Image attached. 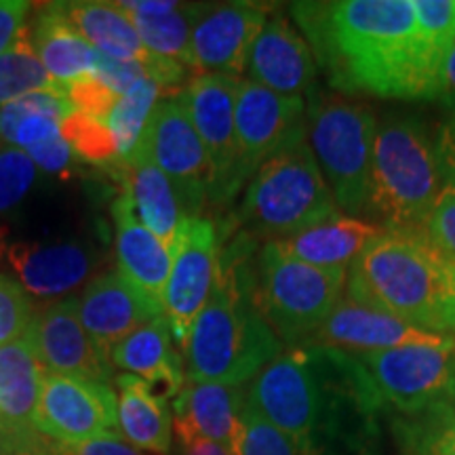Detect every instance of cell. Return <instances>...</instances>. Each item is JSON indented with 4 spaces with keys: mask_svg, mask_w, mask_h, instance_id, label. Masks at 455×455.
Instances as JSON below:
<instances>
[{
    "mask_svg": "<svg viewBox=\"0 0 455 455\" xmlns=\"http://www.w3.org/2000/svg\"><path fill=\"white\" fill-rule=\"evenodd\" d=\"M443 190L436 138L415 116L378 123L365 215L386 232L422 235Z\"/></svg>",
    "mask_w": 455,
    "mask_h": 455,
    "instance_id": "obj_4",
    "label": "cell"
},
{
    "mask_svg": "<svg viewBox=\"0 0 455 455\" xmlns=\"http://www.w3.org/2000/svg\"><path fill=\"white\" fill-rule=\"evenodd\" d=\"M249 81L284 98H301L316 83V60L299 28L284 13H272L253 41L247 60Z\"/></svg>",
    "mask_w": 455,
    "mask_h": 455,
    "instance_id": "obj_19",
    "label": "cell"
},
{
    "mask_svg": "<svg viewBox=\"0 0 455 455\" xmlns=\"http://www.w3.org/2000/svg\"><path fill=\"white\" fill-rule=\"evenodd\" d=\"M78 315L95 346L110 361V352L118 341L146 323L164 316L133 284L124 281L118 270L93 276L84 284L78 299Z\"/></svg>",
    "mask_w": 455,
    "mask_h": 455,
    "instance_id": "obj_20",
    "label": "cell"
},
{
    "mask_svg": "<svg viewBox=\"0 0 455 455\" xmlns=\"http://www.w3.org/2000/svg\"><path fill=\"white\" fill-rule=\"evenodd\" d=\"M112 175L121 181L141 224L173 253L188 215L171 180L140 150L124 156Z\"/></svg>",
    "mask_w": 455,
    "mask_h": 455,
    "instance_id": "obj_22",
    "label": "cell"
},
{
    "mask_svg": "<svg viewBox=\"0 0 455 455\" xmlns=\"http://www.w3.org/2000/svg\"><path fill=\"white\" fill-rule=\"evenodd\" d=\"M15 449L11 445L9 439H4V436H0V455H13Z\"/></svg>",
    "mask_w": 455,
    "mask_h": 455,
    "instance_id": "obj_51",
    "label": "cell"
},
{
    "mask_svg": "<svg viewBox=\"0 0 455 455\" xmlns=\"http://www.w3.org/2000/svg\"><path fill=\"white\" fill-rule=\"evenodd\" d=\"M13 455H34V453H28V451H20V453H13Z\"/></svg>",
    "mask_w": 455,
    "mask_h": 455,
    "instance_id": "obj_52",
    "label": "cell"
},
{
    "mask_svg": "<svg viewBox=\"0 0 455 455\" xmlns=\"http://www.w3.org/2000/svg\"><path fill=\"white\" fill-rule=\"evenodd\" d=\"M135 150L150 158L178 190L188 218H201L213 188V167L178 98L161 100Z\"/></svg>",
    "mask_w": 455,
    "mask_h": 455,
    "instance_id": "obj_10",
    "label": "cell"
},
{
    "mask_svg": "<svg viewBox=\"0 0 455 455\" xmlns=\"http://www.w3.org/2000/svg\"><path fill=\"white\" fill-rule=\"evenodd\" d=\"M436 100L455 114V44L451 47V51H449L445 68H443V76H441Z\"/></svg>",
    "mask_w": 455,
    "mask_h": 455,
    "instance_id": "obj_48",
    "label": "cell"
},
{
    "mask_svg": "<svg viewBox=\"0 0 455 455\" xmlns=\"http://www.w3.org/2000/svg\"><path fill=\"white\" fill-rule=\"evenodd\" d=\"M411 3L419 61L436 100L443 68L455 44V0H411Z\"/></svg>",
    "mask_w": 455,
    "mask_h": 455,
    "instance_id": "obj_31",
    "label": "cell"
},
{
    "mask_svg": "<svg viewBox=\"0 0 455 455\" xmlns=\"http://www.w3.org/2000/svg\"><path fill=\"white\" fill-rule=\"evenodd\" d=\"M384 403L407 413L449 409L455 401V338L356 356Z\"/></svg>",
    "mask_w": 455,
    "mask_h": 455,
    "instance_id": "obj_8",
    "label": "cell"
},
{
    "mask_svg": "<svg viewBox=\"0 0 455 455\" xmlns=\"http://www.w3.org/2000/svg\"><path fill=\"white\" fill-rule=\"evenodd\" d=\"M26 155L32 158V163L36 164L38 171L60 180L70 178L74 164H76V156H74L68 141L61 138V133L53 140L44 141L41 146L30 148V150H26Z\"/></svg>",
    "mask_w": 455,
    "mask_h": 455,
    "instance_id": "obj_42",
    "label": "cell"
},
{
    "mask_svg": "<svg viewBox=\"0 0 455 455\" xmlns=\"http://www.w3.org/2000/svg\"><path fill=\"white\" fill-rule=\"evenodd\" d=\"M61 138L72 148L74 156L81 161L104 167L112 173L121 163V148L116 135L108 127V123L91 118L83 112H70L61 123Z\"/></svg>",
    "mask_w": 455,
    "mask_h": 455,
    "instance_id": "obj_35",
    "label": "cell"
},
{
    "mask_svg": "<svg viewBox=\"0 0 455 455\" xmlns=\"http://www.w3.org/2000/svg\"><path fill=\"white\" fill-rule=\"evenodd\" d=\"M304 138H308L304 100L284 98L241 78L236 93V140L244 184L268 158Z\"/></svg>",
    "mask_w": 455,
    "mask_h": 455,
    "instance_id": "obj_14",
    "label": "cell"
},
{
    "mask_svg": "<svg viewBox=\"0 0 455 455\" xmlns=\"http://www.w3.org/2000/svg\"><path fill=\"white\" fill-rule=\"evenodd\" d=\"M339 215L308 138L268 158L244 186L238 224L244 235L283 241Z\"/></svg>",
    "mask_w": 455,
    "mask_h": 455,
    "instance_id": "obj_5",
    "label": "cell"
},
{
    "mask_svg": "<svg viewBox=\"0 0 455 455\" xmlns=\"http://www.w3.org/2000/svg\"><path fill=\"white\" fill-rule=\"evenodd\" d=\"M66 89L74 110L87 114V116L98 118V121L104 123H108L114 106H116L118 98H121V95L108 87L95 72L84 74L83 78L68 84Z\"/></svg>",
    "mask_w": 455,
    "mask_h": 455,
    "instance_id": "obj_40",
    "label": "cell"
},
{
    "mask_svg": "<svg viewBox=\"0 0 455 455\" xmlns=\"http://www.w3.org/2000/svg\"><path fill=\"white\" fill-rule=\"evenodd\" d=\"M30 295L17 278L0 275V348L21 339L34 316Z\"/></svg>",
    "mask_w": 455,
    "mask_h": 455,
    "instance_id": "obj_38",
    "label": "cell"
},
{
    "mask_svg": "<svg viewBox=\"0 0 455 455\" xmlns=\"http://www.w3.org/2000/svg\"><path fill=\"white\" fill-rule=\"evenodd\" d=\"M451 338L453 335L449 333H435L413 327L401 318L388 315V312L361 304V301L344 295V299L335 306L331 315L310 335V339L304 346L361 356L403 348V346L445 344Z\"/></svg>",
    "mask_w": 455,
    "mask_h": 455,
    "instance_id": "obj_17",
    "label": "cell"
},
{
    "mask_svg": "<svg viewBox=\"0 0 455 455\" xmlns=\"http://www.w3.org/2000/svg\"><path fill=\"white\" fill-rule=\"evenodd\" d=\"M32 9L34 4L28 0H0V55L24 34Z\"/></svg>",
    "mask_w": 455,
    "mask_h": 455,
    "instance_id": "obj_44",
    "label": "cell"
},
{
    "mask_svg": "<svg viewBox=\"0 0 455 455\" xmlns=\"http://www.w3.org/2000/svg\"><path fill=\"white\" fill-rule=\"evenodd\" d=\"M244 401V386L186 379L173 396V432L204 436L230 449Z\"/></svg>",
    "mask_w": 455,
    "mask_h": 455,
    "instance_id": "obj_26",
    "label": "cell"
},
{
    "mask_svg": "<svg viewBox=\"0 0 455 455\" xmlns=\"http://www.w3.org/2000/svg\"><path fill=\"white\" fill-rule=\"evenodd\" d=\"M116 244V270L133 284L144 298L163 310L173 253L141 224L129 196L121 192L110 207Z\"/></svg>",
    "mask_w": 455,
    "mask_h": 455,
    "instance_id": "obj_21",
    "label": "cell"
},
{
    "mask_svg": "<svg viewBox=\"0 0 455 455\" xmlns=\"http://www.w3.org/2000/svg\"><path fill=\"white\" fill-rule=\"evenodd\" d=\"M232 455H299L298 447L284 432L244 401L238 428L230 447Z\"/></svg>",
    "mask_w": 455,
    "mask_h": 455,
    "instance_id": "obj_36",
    "label": "cell"
},
{
    "mask_svg": "<svg viewBox=\"0 0 455 455\" xmlns=\"http://www.w3.org/2000/svg\"><path fill=\"white\" fill-rule=\"evenodd\" d=\"M36 164L24 150L13 146L0 148V218L15 212L38 180Z\"/></svg>",
    "mask_w": 455,
    "mask_h": 455,
    "instance_id": "obj_37",
    "label": "cell"
},
{
    "mask_svg": "<svg viewBox=\"0 0 455 455\" xmlns=\"http://www.w3.org/2000/svg\"><path fill=\"white\" fill-rule=\"evenodd\" d=\"M34 455H148L140 449H135L131 443L123 439L121 435L100 436V439H91L84 443H57L41 435L36 445L32 449Z\"/></svg>",
    "mask_w": 455,
    "mask_h": 455,
    "instance_id": "obj_41",
    "label": "cell"
},
{
    "mask_svg": "<svg viewBox=\"0 0 455 455\" xmlns=\"http://www.w3.org/2000/svg\"><path fill=\"white\" fill-rule=\"evenodd\" d=\"M348 270H323L266 243L255 259L253 301L287 348L304 346L344 299Z\"/></svg>",
    "mask_w": 455,
    "mask_h": 455,
    "instance_id": "obj_6",
    "label": "cell"
},
{
    "mask_svg": "<svg viewBox=\"0 0 455 455\" xmlns=\"http://www.w3.org/2000/svg\"><path fill=\"white\" fill-rule=\"evenodd\" d=\"M3 146H4V141H3V140H0V148H3Z\"/></svg>",
    "mask_w": 455,
    "mask_h": 455,
    "instance_id": "obj_53",
    "label": "cell"
},
{
    "mask_svg": "<svg viewBox=\"0 0 455 455\" xmlns=\"http://www.w3.org/2000/svg\"><path fill=\"white\" fill-rule=\"evenodd\" d=\"M64 11L70 24L98 53L121 61H141L148 55L133 21L118 3L78 0L64 3Z\"/></svg>",
    "mask_w": 455,
    "mask_h": 455,
    "instance_id": "obj_30",
    "label": "cell"
},
{
    "mask_svg": "<svg viewBox=\"0 0 455 455\" xmlns=\"http://www.w3.org/2000/svg\"><path fill=\"white\" fill-rule=\"evenodd\" d=\"M384 228L371 220L335 215L321 224L306 228L298 235L275 241L276 249L287 258L323 270H348L369 243L384 235Z\"/></svg>",
    "mask_w": 455,
    "mask_h": 455,
    "instance_id": "obj_25",
    "label": "cell"
},
{
    "mask_svg": "<svg viewBox=\"0 0 455 455\" xmlns=\"http://www.w3.org/2000/svg\"><path fill=\"white\" fill-rule=\"evenodd\" d=\"M110 365L138 375L164 401L178 395L186 382L184 358L164 316L146 323L118 341L110 352Z\"/></svg>",
    "mask_w": 455,
    "mask_h": 455,
    "instance_id": "obj_24",
    "label": "cell"
},
{
    "mask_svg": "<svg viewBox=\"0 0 455 455\" xmlns=\"http://www.w3.org/2000/svg\"><path fill=\"white\" fill-rule=\"evenodd\" d=\"M449 310H451V331H455V268L449 266Z\"/></svg>",
    "mask_w": 455,
    "mask_h": 455,
    "instance_id": "obj_50",
    "label": "cell"
},
{
    "mask_svg": "<svg viewBox=\"0 0 455 455\" xmlns=\"http://www.w3.org/2000/svg\"><path fill=\"white\" fill-rule=\"evenodd\" d=\"M291 15L333 89L435 100L419 61L411 0L293 3Z\"/></svg>",
    "mask_w": 455,
    "mask_h": 455,
    "instance_id": "obj_1",
    "label": "cell"
},
{
    "mask_svg": "<svg viewBox=\"0 0 455 455\" xmlns=\"http://www.w3.org/2000/svg\"><path fill=\"white\" fill-rule=\"evenodd\" d=\"M118 4L123 11L133 15H167L180 7V3L175 0H127V3Z\"/></svg>",
    "mask_w": 455,
    "mask_h": 455,
    "instance_id": "obj_49",
    "label": "cell"
},
{
    "mask_svg": "<svg viewBox=\"0 0 455 455\" xmlns=\"http://www.w3.org/2000/svg\"><path fill=\"white\" fill-rule=\"evenodd\" d=\"M418 455H455V415L451 407L441 409L439 422L419 436Z\"/></svg>",
    "mask_w": 455,
    "mask_h": 455,
    "instance_id": "obj_45",
    "label": "cell"
},
{
    "mask_svg": "<svg viewBox=\"0 0 455 455\" xmlns=\"http://www.w3.org/2000/svg\"><path fill=\"white\" fill-rule=\"evenodd\" d=\"M270 17L266 4L228 3L212 4L192 34L184 66L195 76L224 74L241 78L253 41Z\"/></svg>",
    "mask_w": 455,
    "mask_h": 455,
    "instance_id": "obj_16",
    "label": "cell"
},
{
    "mask_svg": "<svg viewBox=\"0 0 455 455\" xmlns=\"http://www.w3.org/2000/svg\"><path fill=\"white\" fill-rule=\"evenodd\" d=\"M209 7L212 4L207 3H180V7L167 15H133L127 11L124 13L131 17L133 28L140 34V41L150 53L184 64L195 28Z\"/></svg>",
    "mask_w": 455,
    "mask_h": 455,
    "instance_id": "obj_32",
    "label": "cell"
},
{
    "mask_svg": "<svg viewBox=\"0 0 455 455\" xmlns=\"http://www.w3.org/2000/svg\"><path fill=\"white\" fill-rule=\"evenodd\" d=\"M118 435L148 455H169L173 447V419L167 401L138 375L114 378Z\"/></svg>",
    "mask_w": 455,
    "mask_h": 455,
    "instance_id": "obj_28",
    "label": "cell"
},
{
    "mask_svg": "<svg viewBox=\"0 0 455 455\" xmlns=\"http://www.w3.org/2000/svg\"><path fill=\"white\" fill-rule=\"evenodd\" d=\"M220 264V238L207 218H188L173 249L163 308L181 352L190 329L213 291Z\"/></svg>",
    "mask_w": 455,
    "mask_h": 455,
    "instance_id": "obj_13",
    "label": "cell"
},
{
    "mask_svg": "<svg viewBox=\"0 0 455 455\" xmlns=\"http://www.w3.org/2000/svg\"><path fill=\"white\" fill-rule=\"evenodd\" d=\"M161 95L163 91L155 81L141 78L127 93L118 98L110 118H108V127L116 135L118 148H121V161L138 148L141 133L150 121V114L161 101Z\"/></svg>",
    "mask_w": 455,
    "mask_h": 455,
    "instance_id": "obj_33",
    "label": "cell"
},
{
    "mask_svg": "<svg viewBox=\"0 0 455 455\" xmlns=\"http://www.w3.org/2000/svg\"><path fill=\"white\" fill-rule=\"evenodd\" d=\"M61 87L51 81L36 51H34L28 26L9 51L0 55V108L32 91Z\"/></svg>",
    "mask_w": 455,
    "mask_h": 455,
    "instance_id": "obj_34",
    "label": "cell"
},
{
    "mask_svg": "<svg viewBox=\"0 0 455 455\" xmlns=\"http://www.w3.org/2000/svg\"><path fill=\"white\" fill-rule=\"evenodd\" d=\"M34 430L68 445L118 435L116 392L110 384L47 371Z\"/></svg>",
    "mask_w": 455,
    "mask_h": 455,
    "instance_id": "obj_12",
    "label": "cell"
},
{
    "mask_svg": "<svg viewBox=\"0 0 455 455\" xmlns=\"http://www.w3.org/2000/svg\"><path fill=\"white\" fill-rule=\"evenodd\" d=\"M0 258L9 261L28 295L38 299H64V295L87 283L101 264L98 249L76 238L32 243L4 238Z\"/></svg>",
    "mask_w": 455,
    "mask_h": 455,
    "instance_id": "obj_18",
    "label": "cell"
},
{
    "mask_svg": "<svg viewBox=\"0 0 455 455\" xmlns=\"http://www.w3.org/2000/svg\"><path fill=\"white\" fill-rule=\"evenodd\" d=\"M241 78L224 74L192 76L178 95L195 124L213 167V188L209 204H226L235 198L244 181L238 164L236 93Z\"/></svg>",
    "mask_w": 455,
    "mask_h": 455,
    "instance_id": "obj_11",
    "label": "cell"
},
{
    "mask_svg": "<svg viewBox=\"0 0 455 455\" xmlns=\"http://www.w3.org/2000/svg\"><path fill=\"white\" fill-rule=\"evenodd\" d=\"M24 338L49 373L104 384L114 379L110 361L83 327L76 298L49 301L34 310Z\"/></svg>",
    "mask_w": 455,
    "mask_h": 455,
    "instance_id": "obj_15",
    "label": "cell"
},
{
    "mask_svg": "<svg viewBox=\"0 0 455 455\" xmlns=\"http://www.w3.org/2000/svg\"><path fill=\"white\" fill-rule=\"evenodd\" d=\"M436 152H439L443 188L455 190V118L436 129Z\"/></svg>",
    "mask_w": 455,
    "mask_h": 455,
    "instance_id": "obj_46",
    "label": "cell"
},
{
    "mask_svg": "<svg viewBox=\"0 0 455 455\" xmlns=\"http://www.w3.org/2000/svg\"><path fill=\"white\" fill-rule=\"evenodd\" d=\"M28 36L51 81L61 87L95 72V51L68 20L64 3L34 4Z\"/></svg>",
    "mask_w": 455,
    "mask_h": 455,
    "instance_id": "obj_27",
    "label": "cell"
},
{
    "mask_svg": "<svg viewBox=\"0 0 455 455\" xmlns=\"http://www.w3.org/2000/svg\"><path fill=\"white\" fill-rule=\"evenodd\" d=\"M346 298L426 331H451L449 266L422 235L384 232L352 261Z\"/></svg>",
    "mask_w": 455,
    "mask_h": 455,
    "instance_id": "obj_3",
    "label": "cell"
},
{
    "mask_svg": "<svg viewBox=\"0 0 455 455\" xmlns=\"http://www.w3.org/2000/svg\"><path fill=\"white\" fill-rule=\"evenodd\" d=\"M308 144L339 213L365 215L378 116L371 106L312 95L306 106Z\"/></svg>",
    "mask_w": 455,
    "mask_h": 455,
    "instance_id": "obj_7",
    "label": "cell"
},
{
    "mask_svg": "<svg viewBox=\"0 0 455 455\" xmlns=\"http://www.w3.org/2000/svg\"><path fill=\"white\" fill-rule=\"evenodd\" d=\"M178 436V455H232L230 449L221 443L196 435H175Z\"/></svg>",
    "mask_w": 455,
    "mask_h": 455,
    "instance_id": "obj_47",
    "label": "cell"
},
{
    "mask_svg": "<svg viewBox=\"0 0 455 455\" xmlns=\"http://www.w3.org/2000/svg\"><path fill=\"white\" fill-rule=\"evenodd\" d=\"M47 369L26 338L0 348V436L20 451L36 435L34 413Z\"/></svg>",
    "mask_w": 455,
    "mask_h": 455,
    "instance_id": "obj_23",
    "label": "cell"
},
{
    "mask_svg": "<svg viewBox=\"0 0 455 455\" xmlns=\"http://www.w3.org/2000/svg\"><path fill=\"white\" fill-rule=\"evenodd\" d=\"M422 236L432 251L455 268V190L443 188L435 207L426 220Z\"/></svg>",
    "mask_w": 455,
    "mask_h": 455,
    "instance_id": "obj_39",
    "label": "cell"
},
{
    "mask_svg": "<svg viewBox=\"0 0 455 455\" xmlns=\"http://www.w3.org/2000/svg\"><path fill=\"white\" fill-rule=\"evenodd\" d=\"M318 401L321 375L316 350L308 346L283 350L247 388L249 405L284 432L299 455H304L315 430Z\"/></svg>",
    "mask_w": 455,
    "mask_h": 455,
    "instance_id": "obj_9",
    "label": "cell"
},
{
    "mask_svg": "<svg viewBox=\"0 0 455 455\" xmlns=\"http://www.w3.org/2000/svg\"><path fill=\"white\" fill-rule=\"evenodd\" d=\"M253 244L241 232L220 253L213 291L181 348L186 379L244 386L284 350L253 301Z\"/></svg>",
    "mask_w": 455,
    "mask_h": 455,
    "instance_id": "obj_2",
    "label": "cell"
},
{
    "mask_svg": "<svg viewBox=\"0 0 455 455\" xmlns=\"http://www.w3.org/2000/svg\"><path fill=\"white\" fill-rule=\"evenodd\" d=\"M70 112L66 87L32 91L0 108V140L26 152L57 138Z\"/></svg>",
    "mask_w": 455,
    "mask_h": 455,
    "instance_id": "obj_29",
    "label": "cell"
},
{
    "mask_svg": "<svg viewBox=\"0 0 455 455\" xmlns=\"http://www.w3.org/2000/svg\"><path fill=\"white\" fill-rule=\"evenodd\" d=\"M95 74L118 95L127 93L135 83L146 78L144 66L140 61H121L98 53L95 55Z\"/></svg>",
    "mask_w": 455,
    "mask_h": 455,
    "instance_id": "obj_43",
    "label": "cell"
}]
</instances>
